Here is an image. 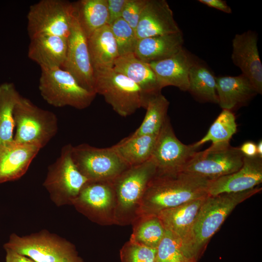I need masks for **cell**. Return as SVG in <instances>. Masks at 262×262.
Wrapping results in <instances>:
<instances>
[{
    "label": "cell",
    "instance_id": "6da1fadb",
    "mask_svg": "<svg viewBox=\"0 0 262 262\" xmlns=\"http://www.w3.org/2000/svg\"><path fill=\"white\" fill-rule=\"evenodd\" d=\"M210 180L183 171L156 172L142 197L137 218L157 215L164 210L207 196Z\"/></svg>",
    "mask_w": 262,
    "mask_h": 262
},
{
    "label": "cell",
    "instance_id": "7a4b0ae2",
    "mask_svg": "<svg viewBox=\"0 0 262 262\" xmlns=\"http://www.w3.org/2000/svg\"><path fill=\"white\" fill-rule=\"evenodd\" d=\"M261 191V187H256L241 192L208 196L198 211L188 238L182 245L185 257L198 262L211 238L235 207Z\"/></svg>",
    "mask_w": 262,
    "mask_h": 262
},
{
    "label": "cell",
    "instance_id": "3957f363",
    "mask_svg": "<svg viewBox=\"0 0 262 262\" xmlns=\"http://www.w3.org/2000/svg\"><path fill=\"white\" fill-rule=\"evenodd\" d=\"M156 166L151 157L129 167L112 181L115 195V217L117 225H128L137 218L140 203Z\"/></svg>",
    "mask_w": 262,
    "mask_h": 262
},
{
    "label": "cell",
    "instance_id": "277c9868",
    "mask_svg": "<svg viewBox=\"0 0 262 262\" xmlns=\"http://www.w3.org/2000/svg\"><path fill=\"white\" fill-rule=\"evenodd\" d=\"M3 247L37 262H84L73 244L47 229L22 236L13 233Z\"/></svg>",
    "mask_w": 262,
    "mask_h": 262
},
{
    "label": "cell",
    "instance_id": "5b68a950",
    "mask_svg": "<svg viewBox=\"0 0 262 262\" xmlns=\"http://www.w3.org/2000/svg\"><path fill=\"white\" fill-rule=\"evenodd\" d=\"M96 94L102 96L118 115L127 117L145 108L146 98L140 87L113 68L94 69Z\"/></svg>",
    "mask_w": 262,
    "mask_h": 262
},
{
    "label": "cell",
    "instance_id": "8992f818",
    "mask_svg": "<svg viewBox=\"0 0 262 262\" xmlns=\"http://www.w3.org/2000/svg\"><path fill=\"white\" fill-rule=\"evenodd\" d=\"M38 88L41 96L55 107H88L96 94L82 86L75 78L61 67L41 68Z\"/></svg>",
    "mask_w": 262,
    "mask_h": 262
},
{
    "label": "cell",
    "instance_id": "52a82bcc",
    "mask_svg": "<svg viewBox=\"0 0 262 262\" xmlns=\"http://www.w3.org/2000/svg\"><path fill=\"white\" fill-rule=\"evenodd\" d=\"M16 142L45 147L56 135L58 119L53 112L43 109L21 96L14 110Z\"/></svg>",
    "mask_w": 262,
    "mask_h": 262
},
{
    "label": "cell",
    "instance_id": "ba28073f",
    "mask_svg": "<svg viewBox=\"0 0 262 262\" xmlns=\"http://www.w3.org/2000/svg\"><path fill=\"white\" fill-rule=\"evenodd\" d=\"M72 146L68 144L63 147L59 156L49 166L43 184L57 206L72 205L82 188L89 181L74 162Z\"/></svg>",
    "mask_w": 262,
    "mask_h": 262
},
{
    "label": "cell",
    "instance_id": "9c48e42d",
    "mask_svg": "<svg viewBox=\"0 0 262 262\" xmlns=\"http://www.w3.org/2000/svg\"><path fill=\"white\" fill-rule=\"evenodd\" d=\"M74 17L73 2L41 0L31 5L27 14L30 38L52 35L67 38Z\"/></svg>",
    "mask_w": 262,
    "mask_h": 262
},
{
    "label": "cell",
    "instance_id": "30bf717a",
    "mask_svg": "<svg viewBox=\"0 0 262 262\" xmlns=\"http://www.w3.org/2000/svg\"><path fill=\"white\" fill-rule=\"evenodd\" d=\"M244 157L240 148L231 146L229 142L212 144L197 151L182 171L212 180L239 170Z\"/></svg>",
    "mask_w": 262,
    "mask_h": 262
},
{
    "label": "cell",
    "instance_id": "8fae6325",
    "mask_svg": "<svg viewBox=\"0 0 262 262\" xmlns=\"http://www.w3.org/2000/svg\"><path fill=\"white\" fill-rule=\"evenodd\" d=\"M72 156L89 181H113L129 167L112 147L98 148L82 144L72 146Z\"/></svg>",
    "mask_w": 262,
    "mask_h": 262
},
{
    "label": "cell",
    "instance_id": "7c38bea8",
    "mask_svg": "<svg viewBox=\"0 0 262 262\" xmlns=\"http://www.w3.org/2000/svg\"><path fill=\"white\" fill-rule=\"evenodd\" d=\"M76 209L100 225L116 224L115 199L111 181H88L72 203Z\"/></svg>",
    "mask_w": 262,
    "mask_h": 262
},
{
    "label": "cell",
    "instance_id": "4fadbf2b",
    "mask_svg": "<svg viewBox=\"0 0 262 262\" xmlns=\"http://www.w3.org/2000/svg\"><path fill=\"white\" fill-rule=\"evenodd\" d=\"M197 148L193 144L185 145L178 139L167 117L158 135L151 156L156 173L182 171Z\"/></svg>",
    "mask_w": 262,
    "mask_h": 262
},
{
    "label": "cell",
    "instance_id": "5bb4252c",
    "mask_svg": "<svg viewBox=\"0 0 262 262\" xmlns=\"http://www.w3.org/2000/svg\"><path fill=\"white\" fill-rule=\"evenodd\" d=\"M61 68L70 73L83 88L95 93L94 69L87 37L75 15L67 38L65 61Z\"/></svg>",
    "mask_w": 262,
    "mask_h": 262
},
{
    "label": "cell",
    "instance_id": "9a60e30c",
    "mask_svg": "<svg viewBox=\"0 0 262 262\" xmlns=\"http://www.w3.org/2000/svg\"><path fill=\"white\" fill-rule=\"evenodd\" d=\"M258 36L248 30L236 34L232 41L231 60L250 81L257 94H262V64L257 46Z\"/></svg>",
    "mask_w": 262,
    "mask_h": 262
},
{
    "label": "cell",
    "instance_id": "2e32d148",
    "mask_svg": "<svg viewBox=\"0 0 262 262\" xmlns=\"http://www.w3.org/2000/svg\"><path fill=\"white\" fill-rule=\"evenodd\" d=\"M262 182V158L244 156L242 166L239 170L210 180L207 194L216 196L244 192L256 187Z\"/></svg>",
    "mask_w": 262,
    "mask_h": 262
},
{
    "label": "cell",
    "instance_id": "e0dca14e",
    "mask_svg": "<svg viewBox=\"0 0 262 262\" xmlns=\"http://www.w3.org/2000/svg\"><path fill=\"white\" fill-rule=\"evenodd\" d=\"M181 32L166 0H147L135 30L138 40Z\"/></svg>",
    "mask_w": 262,
    "mask_h": 262
},
{
    "label": "cell",
    "instance_id": "ac0fdd59",
    "mask_svg": "<svg viewBox=\"0 0 262 262\" xmlns=\"http://www.w3.org/2000/svg\"><path fill=\"white\" fill-rule=\"evenodd\" d=\"M41 149L36 145L14 140L0 144V183L22 177Z\"/></svg>",
    "mask_w": 262,
    "mask_h": 262
},
{
    "label": "cell",
    "instance_id": "d6986e66",
    "mask_svg": "<svg viewBox=\"0 0 262 262\" xmlns=\"http://www.w3.org/2000/svg\"><path fill=\"white\" fill-rule=\"evenodd\" d=\"M196 60L183 48L169 58L148 64L162 89L167 86H174L182 91H187L189 71Z\"/></svg>",
    "mask_w": 262,
    "mask_h": 262
},
{
    "label": "cell",
    "instance_id": "ffe728a7",
    "mask_svg": "<svg viewBox=\"0 0 262 262\" xmlns=\"http://www.w3.org/2000/svg\"><path fill=\"white\" fill-rule=\"evenodd\" d=\"M67 39L41 35L30 39L28 56L41 68L62 67L66 59Z\"/></svg>",
    "mask_w": 262,
    "mask_h": 262
},
{
    "label": "cell",
    "instance_id": "44dd1931",
    "mask_svg": "<svg viewBox=\"0 0 262 262\" xmlns=\"http://www.w3.org/2000/svg\"><path fill=\"white\" fill-rule=\"evenodd\" d=\"M216 89L220 107L231 111L244 105L257 94L250 81L242 74L216 77Z\"/></svg>",
    "mask_w": 262,
    "mask_h": 262
},
{
    "label": "cell",
    "instance_id": "7402d4cb",
    "mask_svg": "<svg viewBox=\"0 0 262 262\" xmlns=\"http://www.w3.org/2000/svg\"><path fill=\"white\" fill-rule=\"evenodd\" d=\"M113 68L136 83L145 95L146 101L149 97L161 93L162 88L149 64L134 54L118 56Z\"/></svg>",
    "mask_w": 262,
    "mask_h": 262
},
{
    "label": "cell",
    "instance_id": "603a6c76",
    "mask_svg": "<svg viewBox=\"0 0 262 262\" xmlns=\"http://www.w3.org/2000/svg\"><path fill=\"white\" fill-rule=\"evenodd\" d=\"M207 196L164 210L157 215L164 229L180 240L181 246L188 238L198 211Z\"/></svg>",
    "mask_w": 262,
    "mask_h": 262
},
{
    "label": "cell",
    "instance_id": "cb8c5ba5",
    "mask_svg": "<svg viewBox=\"0 0 262 262\" xmlns=\"http://www.w3.org/2000/svg\"><path fill=\"white\" fill-rule=\"evenodd\" d=\"M182 32L139 39L135 56L150 63L169 58L183 49Z\"/></svg>",
    "mask_w": 262,
    "mask_h": 262
},
{
    "label": "cell",
    "instance_id": "d4e9b609",
    "mask_svg": "<svg viewBox=\"0 0 262 262\" xmlns=\"http://www.w3.org/2000/svg\"><path fill=\"white\" fill-rule=\"evenodd\" d=\"M87 39L94 69L113 68L119 54L111 26L106 25L96 30Z\"/></svg>",
    "mask_w": 262,
    "mask_h": 262
},
{
    "label": "cell",
    "instance_id": "484cf974",
    "mask_svg": "<svg viewBox=\"0 0 262 262\" xmlns=\"http://www.w3.org/2000/svg\"><path fill=\"white\" fill-rule=\"evenodd\" d=\"M157 136L158 135H130L112 147L128 166H135L151 157Z\"/></svg>",
    "mask_w": 262,
    "mask_h": 262
},
{
    "label": "cell",
    "instance_id": "4316f807",
    "mask_svg": "<svg viewBox=\"0 0 262 262\" xmlns=\"http://www.w3.org/2000/svg\"><path fill=\"white\" fill-rule=\"evenodd\" d=\"M74 14L87 38L108 25L107 0H80L73 2Z\"/></svg>",
    "mask_w": 262,
    "mask_h": 262
},
{
    "label": "cell",
    "instance_id": "83f0119b",
    "mask_svg": "<svg viewBox=\"0 0 262 262\" xmlns=\"http://www.w3.org/2000/svg\"><path fill=\"white\" fill-rule=\"evenodd\" d=\"M187 91L199 101L218 104L216 77L206 65L196 60L189 71Z\"/></svg>",
    "mask_w": 262,
    "mask_h": 262
},
{
    "label": "cell",
    "instance_id": "f1b7e54d",
    "mask_svg": "<svg viewBox=\"0 0 262 262\" xmlns=\"http://www.w3.org/2000/svg\"><path fill=\"white\" fill-rule=\"evenodd\" d=\"M21 96L14 83L0 84V144L14 140V110Z\"/></svg>",
    "mask_w": 262,
    "mask_h": 262
},
{
    "label": "cell",
    "instance_id": "f546056e",
    "mask_svg": "<svg viewBox=\"0 0 262 262\" xmlns=\"http://www.w3.org/2000/svg\"><path fill=\"white\" fill-rule=\"evenodd\" d=\"M169 102L161 93L149 97L145 108L146 113L141 124L130 135H158L168 117Z\"/></svg>",
    "mask_w": 262,
    "mask_h": 262
},
{
    "label": "cell",
    "instance_id": "4dcf8cb0",
    "mask_svg": "<svg viewBox=\"0 0 262 262\" xmlns=\"http://www.w3.org/2000/svg\"><path fill=\"white\" fill-rule=\"evenodd\" d=\"M132 224L133 225V231L130 241L142 246L157 248L165 232L157 216H140Z\"/></svg>",
    "mask_w": 262,
    "mask_h": 262
},
{
    "label": "cell",
    "instance_id": "1f68e13d",
    "mask_svg": "<svg viewBox=\"0 0 262 262\" xmlns=\"http://www.w3.org/2000/svg\"><path fill=\"white\" fill-rule=\"evenodd\" d=\"M237 128L235 117L233 112L223 109L206 134L193 145L198 148L208 141H212V144L229 142L232 136L236 132Z\"/></svg>",
    "mask_w": 262,
    "mask_h": 262
},
{
    "label": "cell",
    "instance_id": "d6a6232c",
    "mask_svg": "<svg viewBox=\"0 0 262 262\" xmlns=\"http://www.w3.org/2000/svg\"><path fill=\"white\" fill-rule=\"evenodd\" d=\"M119 56L134 54L138 39L135 31L122 18L110 25Z\"/></svg>",
    "mask_w": 262,
    "mask_h": 262
},
{
    "label": "cell",
    "instance_id": "836d02e7",
    "mask_svg": "<svg viewBox=\"0 0 262 262\" xmlns=\"http://www.w3.org/2000/svg\"><path fill=\"white\" fill-rule=\"evenodd\" d=\"M156 262H185L180 240L171 232L165 229L157 248Z\"/></svg>",
    "mask_w": 262,
    "mask_h": 262
},
{
    "label": "cell",
    "instance_id": "e575fe53",
    "mask_svg": "<svg viewBox=\"0 0 262 262\" xmlns=\"http://www.w3.org/2000/svg\"><path fill=\"white\" fill-rule=\"evenodd\" d=\"M156 248L142 246L129 241L120 251L121 262H156Z\"/></svg>",
    "mask_w": 262,
    "mask_h": 262
},
{
    "label": "cell",
    "instance_id": "d590c367",
    "mask_svg": "<svg viewBox=\"0 0 262 262\" xmlns=\"http://www.w3.org/2000/svg\"><path fill=\"white\" fill-rule=\"evenodd\" d=\"M147 0H127L122 18L135 31Z\"/></svg>",
    "mask_w": 262,
    "mask_h": 262
},
{
    "label": "cell",
    "instance_id": "8d00e7d4",
    "mask_svg": "<svg viewBox=\"0 0 262 262\" xmlns=\"http://www.w3.org/2000/svg\"><path fill=\"white\" fill-rule=\"evenodd\" d=\"M127 0H107L109 14L108 25L122 17V14Z\"/></svg>",
    "mask_w": 262,
    "mask_h": 262
},
{
    "label": "cell",
    "instance_id": "74e56055",
    "mask_svg": "<svg viewBox=\"0 0 262 262\" xmlns=\"http://www.w3.org/2000/svg\"><path fill=\"white\" fill-rule=\"evenodd\" d=\"M198 1L210 7L214 8L227 14H231L232 10L225 0H199Z\"/></svg>",
    "mask_w": 262,
    "mask_h": 262
},
{
    "label": "cell",
    "instance_id": "f35d334b",
    "mask_svg": "<svg viewBox=\"0 0 262 262\" xmlns=\"http://www.w3.org/2000/svg\"><path fill=\"white\" fill-rule=\"evenodd\" d=\"M6 252V262H37L25 255L20 254L9 248H4Z\"/></svg>",
    "mask_w": 262,
    "mask_h": 262
},
{
    "label": "cell",
    "instance_id": "ab89813d",
    "mask_svg": "<svg viewBox=\"0 0 262 262\" xmlns=\"http://www.w3.org/2000/svg\"><path fill=\"white\" fill-rule=\"evenodd\" d=\"M239 148L244 156L254 157L257 156V144L253 142H246Z\"/></svg>",
    "mask_w": 262,
    "mask_h": 262
},
{
    "label": "cell",
    "instance_id": "60d3db41",
    "mask_svg": "<svg viewBox=\"0 0 262 262\" xmlns=\"http://www.w3.org/2000/svg\"><path fill=\"white\" fill-rule=\"evenodd\" d=\"M257 156L262 158V141H260L257 144Z\"/></svg>",
    "mask_w": 262,
    "mask_h": 262
},
{
    "label": "cell",
    "instance_id": "b9f144b4",
    "mask_svg": "<svg viewBox=\"0 0 262 262\" xmlns=\"http://www.w3.org/2000/svg\"><path fill=\"white\" fill-rule=\"evenodd\" d=\"M185 262H196V261L195 260H189V261H186Z\"/></svg>",
    "mask_w": 262,
    "mask_h": 262
}]
</instances>
